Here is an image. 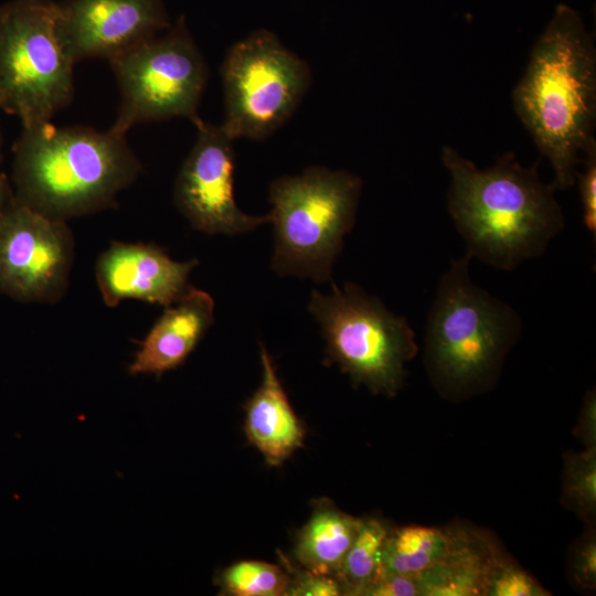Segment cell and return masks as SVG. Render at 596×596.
Returning <instances> with one entry per match:
<instances>
[{
    "mask_svg": "<svg viewBox=\"0 0 596 596\" xmlns=\"http://www.w3.org/2000/svg\"><path fill=\"white\" fill-rule=\"evenodd\" d=\"M441 161L450 178L447 209L472 258L511 272L563 231L556 188L541 179L539 162L524 167L509 151L479 169L449 146Z\"/></svg>",
    "mask_w": 596,
    "mask_h": 596,
    "instance_id": "6da1fadb",
    "label": "cell"
},
{
    "mask_svg": "<svg viewBox=\"0 0 596 596\" xmlns=\"http://www.w3.org/2000/svg\"><path fill=\"white\" fill-rule=\"evenodd\" d=\"M512 105L554 171L556 190L576 181L582 155L595 141L596 47L581 14L560 3L535 41Z\"/></svg>",
    "mask_w": 596,
    "mask_h": 596,
    "instance_id": "7a4b0ae2",
    "label": "cell"
},
{
    "mask_svg": "<svg viewBox=\"0 0 596 596\" xmlns=\"http://www.w3.org/2000/svg\"><path fill=\"white\" fill-rule=\"evenodd\" d=\"M141 171L126 136L49 120L22 127L9 177L20 203L67 222L113 207Z\"/></svg>",
    "mask_w": 596,
    "mask_h": 596,
    "instance_id": "3957f363",
    "label": "cell"
},
{
    "mask_svg": "<svg viewBox=\"0 0 596 596\" xmlns=\"http://www.w3.org/2000/svg\"><path fill=\"white\" fill-rule=\"evenodd\" d=\"M471 255L453 259L428 312L425 359L439 389L466 394L487 385L522 331L517 310L476 285Z\"/></svg>",
    "mask_w": 596,
    "mask_h": 596,
    "instance_id": "277c9868",
    "label": "cell"
},
{
    "mask_svg": "<svg viewBox=\"0 0 596 596\" xmlns=\"http://www.w3.org/2000/svg\"><path fill=\"white\" fill-rule=\"evenodd\" d=\"M362 187L352 172L318 166L275 179L268 213L275 235L273 270L332 281L333 264L354 225Z\"/></svg>",
    "mask_w": 596,
    "mask_h": 596,
    "instance_id": "5b68a950",
    "label": "cell"
},
{
    "mask_svg": "<svg viewBox=\"0 0 596 596\" xmlns=\"http://www.w3.org/2000/svg\"><path fill=\"white\" fill-rule=\"evenodd\" d=\"M74 63L57 32V2L0 4V109L22 127L49 121L74 97Z\"/></svg>",
    "mask_w": 596,
    "mask_h": 596,
    "instance_id": "8992f818",
    "label": "cell"
},
{
    "mask_svg": "<svg viewBox=\"0 0 596 596\" xmlns=\"http://www.w3.org/2000/svg\"><path fill=\"white\" fill-rule=\"evenodd\" d=\"M308 310L322 330L329 356L355 384L375 394L396 395L406 362L418 352L405 317L351 283L342 288L332 283L330 294L313 290Z\"/></svg>",
    "mask_w": 596,
    "mask_h": 596,
    "instance_id": "52a82bcc",
    "label": "cell"
},
{
    "mask_svg": "<svg viewBox=\"0 0 596 596\" xmlns=\"http://www.w3.org/2000/svg\"><path fill=\"white\" fill-rule=\"evenodd\" d=\"M108 62L120 93L111 131L126 136L142 123L200 118L209 71L184 17Z\"/></svg>",
    "mask_w": 596,
    "mask_h": 596,
    "instance_id": "ba28073f",
    "label": "cell"
},
{
    "mask_svg": "<svg viewBox=\"0 0 596 596\" xmlns=\"http://www.w3.org/2000/svg\"><path fill=\"white\" fill-rule=\"evenodd\" d=\"M224 119L233 139L265 140L297 110L308 93V63L266 29L234 43L221 64Z\"/></svg>",
    "mask_w": 596,
    "mask_h": 596,
    "instance_id": "9c48e42d",
    "label": "cell"
},
{
    "mask_svg": "<svg viewBox=\"0 0 596 596\" xmlns=\"http://www.w3.org/2000/svg\"><path fill=\"white\" fill-rule=\"evenodd\" d=\"M74 235L17 199L0 225V295L23 304L54 305L68 289Z\"/></svg>",
    "mask_w": 596,
    "mask_h": 596,
    "instance_id": "30bf717a",
    "label": "cell"
},
{
    "mask_svg": "<svg viewBox=\"0 0 596 596\" xmlns=\"http://www.w3.org/2000/svg\"><path fill=\"white\" fill-rule=\"evenodd\" d=\"M196 138L173 185V201L193 228L205 234L237 235L269 223V215L243 212L234 198L233 139L223 127L199 118Z\"/></svg>",
    "mask_w": 596,
    "mask_h": 596,
    "instance_id": "8fae6325",
    "label": "cell"
},
{
    "mask_svg": "<svg viewBox=\"0 0 596 596\" xmlns=\"http://www.w3.org/2000/svg\"><path fill=\"white\" fill-rule=\"evenodd\" d=\"M171 26L162 0L57 2V32L74 64L107 61Z\"/></svg>",
    "mask_w": 596,
    "mask_h": 596,
    "instance_id": "7c38bea8",
    "label": "cell"
},
{
    "mask_svg": "<svg viewBox=\"0 0 596 596\" xmlns=\"http://www.w3.org/2000/svg\"><path fill=\"white\" fill-rule=\"evenodd\" d=\"M199 264L195 258L174 260L152 243L117 241L99 254L95 277L108 307H116L126 299L168 307L189 290V277Z\"/></svg>",
    "mask_w": 596,
    "mask_h": 596,
    "instance_id": "4fadbf2b",
    "label": "cell"
},
{
    "mask_svg": "<svg viewBox=\"0 0 596 596\" xmlns=\"http://www.w3.org/2000/svg\"><path fill=\"white\" fill-rule=\"evenodd\" d=\"M214 307L210 294L191 286L177 302L164 307L140 342L129 373L160 376L181 365L213 323Z\"/></svg>",
    "mask_w": 596,
    "mask_h": 596,
    "instance_id": "5bb4252c",
    "label": "cell"
},
{
    "mask_svg": "<svg viewBox=\"0 0 596 596\" xmlns=\"http://www.w3.org/2000/svg\"><path fill=\"white\" fill-rule=\"evenodd\" d=\"M260 362L262 382L246 405L245 429L265 459L277 466L301 446L304 429L263 344Z\"/></svg>",
    "mask_w": 596,
    "mask_h": 596,
    "instance_id": "9a60e30c",
    "label": "cell"
},
{
    "mask_svg": "<svg viewBox=\"0 0 596 596\" xmlns=\"http://www.w3.org/2000/svg\"><path fill=\"white\" fill-rule=\"evenodd\" d=\"M504 557L486 534L456 526L447 553L416 577L419 595H486L492 571Z\"/></svg>",
    "mask_w": 596,
    "mask_h": 596,
    "instance_id": "2e32d148",
    "label": "cell"
},
{
    "mask_svg": "<svg viewBox=\"0 0 596 596\" xmlns=\"http://www.w3.org/2000/svg\"><path fill=\"white\" fill-rule=\"evenodd\" d=\"M360 524L361 519L332 503H318L297 538V561L308 571L336 577Z\"/></svg>",
    "mask_w": 596,
    "mask_h": 596,
    "instance_id": "e0dca14e",
    "label": "cell"
},
{
    "mask_svg": "<svg viewBox=\"0 0 596 596\" xmlns=\"http://www.w3.org/2000/svg\"><path fill=\"white\" fill-rule=\"evenodd\" d=\"M454 533L455 528L424 525L390 530L382 550L377 578L387 574L417 577L447 553Z\"/></svg>",
    "mask_w": 596,
    "mask_h": 596,
    "instance_id": "ac0fdd59",
    "label": "cell"
},
{
    "mask_svg": "<svg viewBox=\"0 0 596 596\" xmlns=\"http://www.w3.org/2000/svg\"><path fill=\"white\" fill-rule=\"evenodd\" d=\"M390 530L379 519H361L358 533L336 575L343 595H362L377 578L382 550Z\"/></svg>",
    "mask_w": 596,
    "mask_h": 596,
    "instance_id": "d6986e66",
    "label": "cell"
},
{
    "mask_svg": "<svg viewBox=\"0 0 596 596\" xmlns=\"http://www.w3.org/2000/svg\"><path fill=\"white\" fill-rule=\"evenodd\" d=\"M222 590L236 596L286 595L289 574L280 567L259 561H243L220 575Z\"/></svg>",
    "mask_w": 596,
    "mask_h": 596,
    "instance_id": "ffe728a7",
    "label": "cell"
},
{
    "mask_svg": "<svg viewBox=\"0 0 596 596\" xmlns=\"http://www.w3.org/2000/svg\"><path fill=\"white\" fill-rule=\"evenodd\" d=\"M563 504L582 519L594 522L596 514V448L568 454L563 478Z\"/></svg>",
    "mask_w": 596,
    "mask_h": 596,
    "instance_id": "44dd1931",
    "label": "cell"
},
{
    "mask_svg": "<svg viewBox=\"0 0 596 596\" xmlns=\"http://www.w3.org/2000/svg\"><path fill=\"white\" fill-rule=\"evenodd\" d=\"M487 596H546L544 589L530 574L505 556L492 571Z\"/></svg>",
    "mask_w": 596,
    "mask_h": 596,
    "instance_id": "7402d4cb",
    "label": "cell"
},
{
    "mask_svg": "<svg viewBox=\"0 0 596 596\" xmlns=\"http://www.w3.org/2000/svg\"><path fill=\"white\" fill-rule=\"evenodd\" d=\"M584 170L577 171L576 180L583 206V222L595 238L596 235V140L583 155Z\"/></svg>",
    "mask_w": 596,
    "mask_h": 596,
    "instance_id": "603a6c76",
    "label": "cell"
},
{
    "mask_svg": "<svg viewBox=\"0 0 596 596\" xmlns=\"http://www.w3.org/2000/svg\"><path fill=\"white\" fill-rule=\"evenodd\" d=\"M573 582L582 589L594 590L596 586V538L588 531L574 545L571 562Z\"/></svg>",
    "mask_w": 596,
    "mask_h": 596,
    "instance_id": "cb8c5ba5",
    "label": "cell"
},
{
    "mask_svg": "<svg viewBox=\"0 0 596 596\" xmlns=\"http://www.w3.org/2000/svg\"><path fill=\"white\" fill-rule=\"evenodd\" d=\"M286 595L291 596H338L343 595L340 582L330 575L316 574L311 571H291Z\"/></svg>",
    "mask_w": 596,
    "mask_h": 596,
    "instance_id": "d4e9b609",
    "label": "cell"
},
{
    "mask_svg": "<svg viewBox=\"0 0 596 596\" xmlns=\"http://www.w3.org/2000/svg\"><path fill=\"white\" fill-rule=\"evenodd\" d=\"M369 596H415L419 595L416 577L387 574L376 578L362 593Z\"/></svg>",
    "mask_w": 596,
    "mask_h": 596,
    "instance_id": "484cf974",
    "label": "cell"
},
{
    "mask_svg": "<svg viewBox=\"0 0 596 596\" xmlns=\"http://www.w3.org/2000/svg\"><path fill=\"white\" fill-rule=\"evenodd\" d=\"M581 443L585 448H596V395L595 390H590L585 395L578 426L576 429Z\"/></svg>",
    "mask_w": 596,
    "mask_h": 596,
    "instance_id": "4316f807",
    "label": "cell"
},
{
    "mask_svg": "<svg viewBox=\"0 0 596 596\" xmlns=\"http://www.w3.org/2000/svg\"><path fill=\"white\" fill-rule=\"evenodd\" d=\"M14 199L15 195L9 174L0 172V225Z\"/></svg>",
    "mask_w": 596,
    "mask_h": 596,
    "instance_id": "83f0119b",
    "label": "cell"
},
{
    "mask_svg": "<svg viewBox=\"0 0 596 596\" xmlns=\"http://www.w3.org/2000/svg\"><path fill=\"white\" fill-rule=\"evenodd\" d=\"M2 158H3V135H2V128H1V123H0V163L2 162Z\"/></svg>",
    "mask_w": 596,
    "mask_h": 596,
    "instance_id": "f1b7e54d",
    "label": "cell"
}]
</instances>
